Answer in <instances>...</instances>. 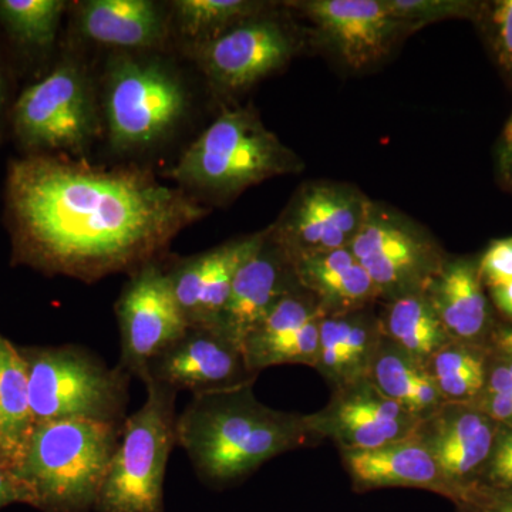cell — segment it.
<instances>
[{
	"label": "cell",
	"mask_w": 512,
	"mask_h": 512,
	"mask_svg": "<svg viewBox=\"0 0 512 512\" xmlns=\"http://www.w3.org/2000/svg\"><path fill=\"white\" fill-rule=\"evenodd\" d=\"M6 207L19 262L89 284L157 261L207 212L146 170L50 154L10 163Z\"/></svg>",
	"instance_id": "1"
},
{
	"label": "cell",
	"mask_w": 512,
	"mask_h": 512,
	"mask_svg": "<svg viewBox=\"0 0 512 512\" xmlns=\"http://www.w3.org/2000/svg\"><path fill=\"white\" fill-rule=\"evenodd\" d=\"M252 387L197 394L177 417V444L208 483H235L272 458L320 443L306 414L272 409Z\"/></svg>",
	"instance_id": "2"
},
{
	"label": "cell",
	"mask_w": 512,
	"mask_h": 512,
	"mask_svg": "<svg viewBox=\"0 0 512 512\" xmlns=\"http://www.w3.org/2000/svg\"><path fill=\"white\" fill-rule=\"evenodd\" d=\"M120 424L56 420L36 424L19 463L13 468L43 512H87L96 508Z\"/></svg>",
	"instance_id": "3"
},
{
	"label": "cell",
	"mask_w": 512,
	"mask_h": 512,
	"mask_svg": "<svg viewBox=\"0 0 512 512\" xmlns=\"http://www.w3.org/2000/svg\"><path fill=\"white\" fill-rule=\"evenodd\" d=\"M303 167L254 111L224 110L171 170L184 187L229 195Z\"/></svg>",
	"instance_id": "4"
},
{
	"label": "cell",
	"mask_w": 512,
	"mask_h": 512,
	"mask_svg": "<svg viewBox=\"0 0 512 512\" xmlns=\"http://www.w3.org/2000/svg\"><path fill=\"white\" fill-rule=\"evenodd\" d=\"M147 399L121 427L96 510L99 512H163L164 478L177 444V393L144 380Z\"/></svg>",
	"instance_id": "5"
},
{
	"label": "cell",
	"mask_w": 512,
	"mask_h": 512,
	"mask_svg": "<svg viewBox=\"0 0 512 512\" xmlns=\"http://www.w3.org/2000/svg\"><path fill=\"white\" fill-rule=\"evenodd\" d=\"M28 366L30 407L36 424L93 420L120 424L130 375L110 369L79 346L20 349Z\"/></svg>",
	"instance_id": "6"
},
{
	"label": "cell",
	"mask_w": 512,
	"mask_h": 512,
	"mask_svg": "<svg viewBox=\"0 0 512 512\" xmlns=\"http://www.w3.org/2000/svg\"><path fill=\"white\" fill-rule=\"evenodd\" d=\"M187 109V94L168 67L150 60H116L107 76L111 146L133 150L167 136Z\"/></svg>",
	"instance_id": "7"
},
{
	"label": "cell",
	"mask_w": 512,
	"mask_h": 512,
	"mask_svg": "<svg viewBox=\"0 0 512 512\" xmlns=\"http://www.w3.org/2000/svg\"><path fill=\"white\" fill-rule=\"evenodd\" d=\"M348 248L383 302L426 291L448 259L429 234L372 202Z\"/></svg>",
	"instance_id": "8"
},
{
	"label": "cell",
	"mask_w": 512,
	"mask_h": 512,
	"mask_svg": "<svg viewBox=\"0 0 512 512\" xmlns=\"http://www.w3.org/2000/svg\"><path fill=\"white\" fill-rule=\"evenodd\" d=\"M13 127L22 146L35 154L82 153L97 131L92 89L82 70L66 62L28 87L13 109Z\"/></svg>",
	"instance_id": "9"
},
{
	"label": "cell",
	"mask_w": 512,
	"mask_h": 512,
	"mask_svg": "<svg viewBox=\"0 0 512 512\" xmlns=\"http://www.w3.org/2000/svg\"><path fill=\"white\" fill-rule=\"evenodd\" d=\"M121 336L120 367L143 379L154 357L190 329L175 301L167 272L157 261L131 274L116 305Z\"/></svg>",
	"instance_id": "10"
},
{
	"label": "cell",
	"mask_w": 512,
	"mask_h": 512,
	"mask_svg": "<svg viewBox=\"0 0 512 512\" xmlns=\"http://www.w3.org/2000/svg\"><path fill=\"white\" fill-rule=\"evenodd\" d=\"M500 424L473 404L444 403L414 430L453 490L454 507L483 493L485 467Z\"/></svg>",
	"instance_id": "11"
},
{
	"label": "cell",
	"mask_w": 512,
	"mask_h": 512,
	"mask_svg": "<svg viewBox=\"0 0 512 512\" xmlns=\"http://www.w3.org/2000/svg\"><path fill=\"white\" fill-rule=\"evenodd\" d=\"M369 202L343 185L306 184L269 232L289 258L348 248L365 220Z\"/></svg>",
	"instance_id": "12"
},
{
	"label": "cell",
	"mask_w": 512,
	"mask_h": 512,
	"mask_svg": "<svg viewBox=\"0 0 512 512\" xmlns=\"http://www.w3.org/2000/svg\"><path fill=\"white\" fill-rule=\"evenodd\" d=\"M319 441L332 440L339 451L369 450L412 436L420 419L387 399L370 380L332 392L319 412L306 414Z\"/></svg>",
	"instance_id": "13"
},
{
	"label": "cell",
	"mask_w": 512,
	"mask_h": 512,
	"mask_svg": "<svg viewBox=\"0 0 512 512\" xmlns=\"http://www.w3.org/2000/svg\"><path fill=\"white\" fill-rule=\"evenodd\" d=\"M244 353L217 329L190 328L183 338L151 360L144 380L192 396L254 384Z\"/></svg>",
	"instance_id": "14"
},
{
	"label": "cell",
	"mask_w": 512,
	"mask_h": 512,
	"mask_svg": "<svg viewBox=\"0 0 512 512\" xmlns=\"http://www.w3.org/2000/svg\"><path fill=\"white\" fill-rule=\"evenodd\" d=\"M293 52L291 32L278 20L258 16L198 43L197 56L212 83L237 92L284 67Z\"/></svg>",
	"instance_id": "15"
},
{
	"label": "cell",
	"mask_w": 512,
	"mask_h": 512,
	"mask_svg": "<svg viewBox=\"0 0 512 512\" xmlns=\"http://www.w3.org/2000/svg\"><path fill=\"white\" fill-rule=\"evenodd\" d=\"M349 69L363 70L389 55L406 29L383 0H309L295 3Z\"/></svg>",
	"instance_id": "16"
},
{
	"label": "cell",
	"mask_w": 512,
	"mask_h": 512,
	"mask_svg": "<svg viewBox=\"0 0 512 512\" xmlns=\"http://www.w3.org/2000/svg\"><path fill=\"white\" fill-rule=\"evenodd\" d=\"M266 231L227 242L165 269L175 301L190 328L215 329L244 262L258 251Z\"/></svg>",
	"instance_id": "17"
},
{
	"label": "cell",
	"mask_w": 512,
	"mask_h": 512,
	"mask_svg": "<svg viewBox=\"0 0 512 512\" xmlns=\"http://www.w3.org/2000/svg\"><path fill=\"white\" fill-rule=\"evenodd\" d=\"M318 301L298 288L275 303L242 343L245 363L252 375L268 367L305 365L315 369L319 352Z\"/></svg>",
	"instance_id": "18"
},
{
	"label": "cell",
	"mask_w": 512,
	"mask_h": 512,
	"mask_svg": "<svg viewBox=\"0 0 512 512\" xmlns=\"http://www.w3.org/2000/svg\"><path fill=\"white\" fill-rule=\"evenodd\" d=\"M301 288L289 256L266 229L261 247L239 268L215 329L241 348L279 299Z\"/></svg>",
	"instance_id": "19"
},
{
	"label": "cell",
	"mask_w": 512,
	"mask_h": 512,
	"mask_svg": "<svg viewBox=\"0 0 512 512\" xmlns=\"http://www.w3.org/2000/svg\"><path fill=\"white\" fill-rule=\"evenodd\" d=\"M340 460L355 493L382 488H416L430 491L453 503V490L436 460L414 433L369 450L340 451Z\"/></svg>",
	"instance_id": "20"
},
{
	"label": "cell",
	"mask_w": 512,
	"mask_h": 512,
	"mask_svg": "<svg viewBox=\"0 0 512 512\" xmlns=\"http://www.w3.org/2000/svg\"><path fill=\"white\" fill-rule=\"evenodd\" d=\"M424 293L451 340L491 345L501 320L495 318L493 305L485 293L478 259H447Z\"/></svg>",
	"instance_id": "21"
},
{
	"label": "cell",
	"mask_w": 512,
	"mask_h": 512,
	"mask_svg": "<svg viewBox=\"0 0 512 512\" xmlns=\"http://www.w3.org/2000/svg\"><path fill=\"white\" fill-rule=\"evenodd\" d=\"M382 338L379 315L372 308L323 315L315 369L332 392L365 382Z\"/></svg>",
	"instance_id": "22"
},
{
	"label": "cell",
	"mask_w": 512,
	"mask_h": 512,
	"mask_svg": "<svg viewBox=\"0 0 512 512\" xmlns=\"http://www.w3.org/2000/svg\"><path fill=\"white\" fill-rule=\"evenodd\" d=\"M289 259L299 286L315 296L325 315L362 311L382 301L372 278L349 248Z\"/></svg>",
	"instance_id": "23"
},
{
	"label": "cell",
	"mask_w": 512,
	"mask_h": 512,
	"mask_svg": "<svg viewBox=\"0 0 512 512\" xmlns=\"http://www.w3.org/2000/svg\"><path fill=\"white\" fill-rule=\"evenodd\" d=\"M79 23L94 42L128 49L157 46L167 32L163 10L151 0H89Z\"/></svg>",
	"instance_id": "24"
},
{
	"label": "cell",
	"mask_w": 512,
	"mask_h": 512,
	"mask_svg": "<svg viewBox=\"0 0 512 512\" xmlns=\"http://www.w3.org/2000/svg\"><path fill=\"white\" fill-rule=\"evenodd\" d=\"M369 380L387 399L424 420L443 406L429 370L387 338L377 349Z\"/></svg>",
	"instance_id": "25"
},
{
	"label": "cell",
	"mask_w": 512,
	"mask_h": 512,
	"mask_svg": "<svg viewBox=\"0 0 512 512\" xmlns=\"http://www.w3.org/2000/svg\"><path fill=\"white\" fill-rule=\"evenodd\" d=\"M379 322L384 338L426 367L434 353L451 342L424 292L384 302Z\"/></svg>",
	"instance_id": "26"
},
{
	"label": "cell",
	"mask_w": 512,
	"mask_h": 512,
	"mask_svg": "<svg viewBox=\"0 0 512 512\" xmlns=\"http://www.w3.org/2000/svg\"><path fill=\"white\" fill-rule=\"evenodd\" d=\"M35 426L28 366L20 349L0 335V444L12 470L19 463Z\"/></svg>",
	"instance_id": "27"
},
{
	"label": "cell",
	"mask_w": 512,
	"mask_h": 512,
	"mask_svg": "<svg viewBox=\"0 0 512 512\" xmlns=\"http://www.w3.org/2000/svg\"><path fill=\"white\" fill-rule=\"evenodd\" d=\"M493 345L451 340L427 363L444 403L474 404L485 386Z\"/></svg>",
	"instance_id": "28"
},
{
	"label": "cell",
	"mask_w": 512,
	"mask_h": 512,
	"mask_svg": "<svg viewBox=\"0 0 512 512\" xmlns=\"http://www.w3.org/2000/svg\"><path fill=\"white\" fill-rule=\"evenodd\" d=\"M264 3L248 0H178L175 18L181 32L200 43L220 36L239 23L258 18Z\"/></svg>",
	"instance_id": "29"
},
{
	"label": "cell",
	"mask_w": 512,
	"mask_h": 512,
	"mask_svg": "<svg viewBox=\"0 0 512 512\" xmlns=\"http://www.w3.org/2000/svg\"><path fill=\"white\" fill-rule=\"evenodd\" d=\"M63 0H0V22L22 45L49 47L55 42Z\"/></svg>",
	"instance_id": "30"
},
{
	"label": "cell",
	"mask_w": 512,
	"mask_h": 512,
	"mask_svg": "<svg viewBox=\"0 0 512 512\" xmlns=\"http://www.w3.org/2000/svg\"><path fill=\"white\" fill-rule=\"evenodd\" d=\"M473 406L498 424L512 427V355L494 348L488 363L487 380Z\"/></svg>",
	"instance_id": "31"
},
{
	"label": "cell",
	"mask_w": 512,
	"mask_h": 512,
	"mask_svg": "<svg viewBox=\"0 0 512 512\" xmlns=\"http://www.w3.org/2000/svg\"><path fill=\"white\" fill-rule=\"evenodd\" d=\"M390 13L402 22L406 33L437 20L467 18L477 6L458 0H383Z\"/></svg>",
	"instance_id": "32"
},
{
	"label": "cell",
	"mask_w": 512,
	"mask_h": 512,
	"mask_svg": "<svg viewBox=\"0 0 512 512\" xmlns=\"http://www.w3.org/2000/svg\"><path fill=\"white\" fill-rule=\"evenodd\" d=\"M481 488L483 491L512 490V427L500 424L490 460L481 480Z\"/></svg>",
	"instance_id": "33"
},
{
	"label": "cell",
	"mask_w": 512,
	"mask_h": 512,
	"mask_svg": "<svg viewBox=\"0 0 512 512\" xmlns=\"http://www.w3.org/2000/svg\"><path fill=\"white\" fill-rule=\"evenodd\" d=\"M478 272L485 289L512 281V237L491 242L478 258Z\"/></svg>",
	"instance_id": "34"
},
{
	"label": "cell",
	"mask_w": 512,
	"mask_h": 512,
	"mask_svg": "<svg viewBox=\"0 0 512 512\" xmlns=\"http://www.w3.org/2000/svg\"><path fill=\"white\" fill-rule=\"evenodd\" d=\"M491 25L498 60L505 69L512 72V0L494 3Z\"/></svg>",
	"instance_id": "35"
},
{
	"label": "cell",
	"mask_w": 512,
	"mask_h": 512,
	"mask_svg": "<svg viewBox=\"0 0 512 512\" xmlns=\"http://www.w3.org/2000/svg\"><path fill=\"white\" fill-rule=\"evenodd\" d=\"M454 512H512V490H484L476 500L458 505Z\"/></svg>",
	"instance_id": "36"
},
{
	"label": "cell",
	"mask_w": 512,
	"mask_h": 512,
	"mask_svg": "<svg viewBox=\"0 0 512 512\" xmlns=\"http://www.w3.org/2000/svg\"><path fill=\"white\" fill-rule=\"evenodd\" d=\"M30 505V494L25 484L9 468H0V510L10 504Z\"/></svg>",
	"instance_id": "37"
},
{
	"label": "cell",
	"mask_w": 512,
	"mask_h": 512,
	"mask_svg": "<svg viewBox=\"0 0 512 512\" xmlns=\"http://www.w3.org/2000/svg\"><path fill=\"white\" fill-rule=\"evenodd\" d=\"M488 292H490L491 305L503 318V322L512 323V281L494 286L488 289Z\"/></svg>",
	"instance_id": "38"
},
{
	"label": "cell",
	"mask_w": 512,
	"mask_h": 512,
	"mask_svg": "<svg viewBox=\"0 0 512 512\" xmlns=\"http://www.w3.org/2000/svg\"><path fill=\"white\" fill-rule=\"evenodd\" d=\"M500 170L505 183L512 187V113L505 124L500 143Z\"/></svg>",
	"instance_id": "39"
},
{
	"label": "cell",
	"mask_w": 512,
	"mask_h": 512,
	"mask_svg": "<svg viewBox=\"0 0 512 512\" xmlns=\"http://www.w3.org/2000/svg\"><path fill=\"white\" fill-rule=\"evenodd\" d=\"M491 345L501 352L512 355V323H505L503 320L498 323L491 338Z\"/></svg>",
	"instance_id": "40"
},
{
	"label": "cell",
	"mask_w": 512,
	"mask_h": 512,
	"mask_svg": "<svg viewBox=\"0 0 512 512\" xmlns=\"http://www.w3.org/2000/svg\"><path fill=\"white\" fill-rule=\"evenodd\" d=\"M0 468H9V470H12V464H10V460L8 456H6L2 444H0Z\"/></svg>",
	"instance_id": "41"
},
{
	"label": "cell",
	"mask_w": 512,
	"mask_h": 512,
	"mask_svg": "<svg viewBox=\"0 0 512 512\" xmlns=\"http://www.w3.org/2000/svg\"><path fill=\"white\" fill-rule=\"evenodd\" d=\"M5 104V79H3L2 69H0V111L3 109Z\"/></svg>",
	"instance_id": "42"
}]
</instances>
